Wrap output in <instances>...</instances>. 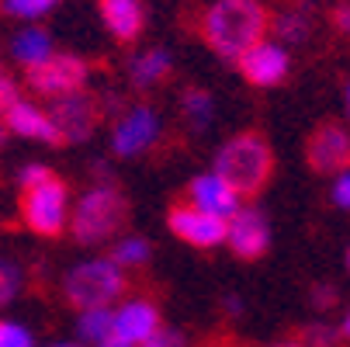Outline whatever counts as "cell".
<instances>
[{"instance_id": "35", "label": "cell", "mask_w": 350, "mask_h": 347, "mask_svg": "<svg viewBox=\"0 0 350 347\" xmlns=\"http://www.w3.org/2000/svg\"><path fill=\"white\" fill-rule=\"evenodd\" d=\"M222 306H226V313H243V299H239V295H226Z\"/></svg>"}, {"instance_id": "12", "label": "cell", "mask_w": 350, "mask_h": 347, "mask_svg": "<svg viewBox=\"0 0 350 347\" xmlns=\"http://www.w3.org/2000/svg\"><path fill=\"white\" fill-rule=\"evenodd\" d=\"M236 63H239V73L254 83V87H278V83L288 77V70H291L288 53H284L281 45H274V42L250 45Z\"/></svg>"}, {"instance_id": "39", "label": "cell", "mask_w": 350, "mask_h": 347, "mask_svg": "<svg viewBox=\"0 0 350 347\" xmlns=\"http://www.w3.org/2000/svg\"><path fill=\"white\" fill-rule=\"evenodd\" d=\"M274 347H302V344H291V340H288V344H274Z\"/></svg>"}, {"instance_id": "10", "label": "cell", "mask_w": 350, "mask_h": 347, "mask_svg": "<svg viewBox=\"0 0 350 347\" xmlns=\"http://www.w3.org/2000/svg\"><path fill=\"white\" fill-rule=\"evenodd\" d=\"M167 226L177 240L198 246V250H212V246L226 243V219L208 216L202 209H194L191 202H177L167 212Z\"/></svg>"}, {"instance_id": "24", "label": "cell", "mask_w": 350, "mask_h": 347, "mask_svg": "<svg viewBox=\"0 0 350 347\" xmlns=\"http://www.w3.org/2000/svg\"><path fill=\"white\" fill-rule=\"evenodd\" d=\"M59 4L63 0H0V8H4L11 18H42Z\"/></svg>"}, {"instance_id": "42", "label": "cell", "mask_w": 350, "mask_h": 347, "mask_svg": "<svg viewBox=\"0 0 350 347\" xmlns=\"http://www.w3.org/2000/svg\"><path fill=\"white\" fill-rule=\"evenodd\" d=\"M0 73H4V70H0Z\"/></svg>"}, {"instance_id": "5", "label": "cell", "mask_w": 350, "mask_h": 347, "mask_svg": "<svg viewBox=\"0 0 350 347\" xmlns=\"http://www.w3.org/2000/svg\"><path fill=\"white\" fill-rule=\"evenodd\" d=\"M66 202H70V184L53 174L35 188L21 191V219L35 236H63L66 229Z\"/></svg>"}, {"instance_id": "25", "label": "cell", "mask_w": 350, "mask_h": 347, "mask_svg": "<svg viewBox=\"0 0 350 347\" xmlns=\"http://www.w3.org/2000/svg\"><path fill=\"white\" fill-rule=\"evenodd\" d=\"M0 347H35V337L25 323L0 320Z\"/></svg>"}, {"instance_id": "2", "label": "cell", "mask_w": 350, "mask_h": 347, "mask_svg": "<svg viewBox=\"0 0 350 347\" xmlns=\"http://www.w3.org/2000/svg\"><path fill=\"white\" fill-rule=\"evenodd\" d=\"M215 174L239 194V198H254L264 191V184L274 174V150L264 132L246 129L236 132L215 157Z\"/></svg>"}, {"instance_id": "3", "label": "cell", "mask_w": 350, "mask_h": 347, "mask_svg": "<svg viewBox=\"0 0 350 347\" xmlns=\"http://www.w3.org/2000/svg\"><path fill=\"white\" fill-rule=\"evenodd\" d=\"M129 222V198L118 191V184H90L80 198L70 219V233L77 243L94 246L111 240Z\"/></svg>"}, {"instance_id": "26", "label": "cell", "mask_w": 350, "mask_h": 347, "mask_svg": "<svg viewBox=\"0 0 350 347\" xmlns=\"http://www.w3.org/2000/svg\"><path fill=\"white\" fill-rule=\"evenodd\" d=\"M336 344H340V333L333 326H326V323L306 326V344L302 347H336Z\"/></svg>"}, {"instance_id": "38", "label": "cell", "mask_w": 350, "mask_h": 347, "mask_svg": "<svg viewBox=\"0 0 350 347\" xmlns=\"http://www.w3.org/2000/svg\"><path fill=\"white\" fill-rule=\"evenodd\" d=\"M49 347H83V344H70V340H63V344H49Z\"/></svg>"}, {"instance_id": "19", "label": "cell", "mask_w": 350, "mask_h": 347, "mask_svg": "<svg viewBox=\"0 0 350 347\" xmlns=\"http://www.w3.org/2000/svg\"><path fill=\"white\" fill-rule=\"evenodd\" d=\"M180 112H184V118H187L194 129H205V125L212 122V115H215V101H212L208 90L187 87V90L180 94Z\"/></svg>"}, {"instance_id": "16", "label": "cell", "mask_w": 350, "mask_h": 347, "mask_svg": "<svg viewBox=\"0 0 350 347\" xmlns=\"http://www.w3.org/2000/svg\"><path fill=\"white\" fill-rule=\"evenodd\" d=\"M4 129L14 132V136H25V139H38V142L56 146L53 122H49V115L31 101H14V108L4 115Z\"/></svg>"}, {"instance_id": "4", "label": "cell", "mask_w": 350, "mask_h": 347, "mask_svg": "<svg viewBox=\"0 0 350 347\" xmlns=\"http://www.w3.org/2000/svg\"><path fill=\"white\" fill-rule=\"evenodd\" d=\"M125 295V271L111 257L80 261L63 274V299L73 309H105Z\"/></svg>"}, {"instance_id": "20", "label": "cell", "mask_w": 350, "mask_h": 347, "mask_svg": "<svg viewBox=\"0 0 350 347\" xmlns=\"http://www.w3.org/2000/svg\"><path fill=\"white\" fill-rule=\"evenodd\" d=\"M108 333H111V306H105V309H80V320H77L80 344H97Z\"/></svg>"}, {"instance_id": "41", "label": "cell", "mask_w": 350, "mask_h": 347, "mask_svg": "<svg viewBox=\"0 0 350 347\" xmlns=\"http://www.w3.org/2000/svg\"><path fill=\"white\" fill-rule=\"evenodd\" d=\"M347 268H350V254H347Z\"/></svg>"}, {"instance_id": "9", "label": "cell", "mask_w": 350, "mask_h": 347, "mask_svg": "<svg viewBox=\"0 0 350 347\" xmlns=\"http://www.w3.org/2000/svg\"><path fill=\"white\" fill-rule=\"evenodd\" d=\"M160 115L157 108L149 105H135L129 108L118 122H115V132H111V150L115 157H139L146 150H153L157 139H160Z\"/></svg>"}, {"instance_id": "1", "label": "cell", "mask_w": 350, "mask_h": 347, "mask_svg": "<svg viewBox=\"0 0 350 347\" xmlns=\"http://www.w3.org/2000/svg\"><path fill=\"white\" fill-rule=\"evenodd\" d=\"M271 14L260 0H215L202 14V38L226 63H236L250 45L264 42Z\"/></svg>"}, {"instance_id": "22", "label": "cell", "mask_w": 350, "mask_h": 347, "mask_svg": "<svg viewBox=\"0 0 350 347\" xmlns=\"http://www.w3.org/2000/svg\"><path fill=\"white\" fill-rule=\"evenodd\" d=\"M149 254H153V250H149V243L142 236H122L115 243V250H111V261L122 271H129V268H142L149 261Z\"/></svg>"}, {"instance_id": "30", "label": "cell", "mask_w": 350, "mask_h": 347, "mask_svg": "<svg viewBox=\"0 0 350 347\" xmlns=\"http://www.w3.org/2000/svg\"><path fill=\"white\" fill-rule=\"evenodd\" d=\"M309 299H312V306H316V309H333V306L340 303V292H336L333 285H312Z\"/></svg>"}, {"instance_id": "14", "label": "cell", "mask_w": 350, "mask_h": 347, "mask_svg": "<svg viewBox=\"0 0 350 347\" xmlns=\"http://www.w3.org/2000/svg\"><path fill=\"white\" fill-rule=\"evenodd\" d=\"M187 202L194 209H202L208 216H219V219H229L236 209H239V194L219 177V174H202L187 184Z\"/></svg>"}, {"instance_id": "23", "label": "cell", "mask_w": 350, "mask_h": 347, "mask_svg": "<svg viewBox=\"0 0 350 347\" xmlns=\"http://www.w3.org/2000/svg\"><path fill=\"white\" fill-rule=\"evenodd\" d=\"M21 288H25V271H21V264L0 257V306H11L18 295H21Z\"/></svg>"}, {"instance_id": "8", "label": "cell", "mask_w": 350, "mask_h": 347, "mask_svg": "<svg viewBox=\"0 0 350 347\" xmlns=\"http://www.w3.org/2000/svg\"><path fill=\"white\" fill-rule=\"evenodd\" d=\"M306 160L316 174H340L350 170V132L347 125L326 118L306 139Z\"/></svg>"}, {"instance_id": "32", "label": "cell", "mask_w": 350, "mask_h": 347, "mask_svg": "<svg viewBox=\"0 0 350 347\" xmlns=\"http://www.w3.org/2000/svg\"><path fill=\"white\" fill-rule=\"evenodd\" d=\"M333 25H336V31L350 35V4H340V8L333 11Z\"/></svg>"}, {"instance_id": "15", "label": "cell", "mask_w": 350, "mask_h": 347, "mask_svg": "<svg viewBox=\"0 0 350 347\" xmlns=\"http://www.w3.org/2000/svg\"><path fill=\"white\" fill-rule=\"evenodd\" d=\"M97 11H101V21L111 31V38H118L122 45L135 42L146 28L142 0H97Z\"/></svg>"}, {"instance_id": "29", "label": "cell", "mask_w": 350, "mask_h": 347, "mask_svg": "<svg viewBox=\"0 0 350 347\" xmlns=\"http://www.w3.org/2000/svg\"><path fill=\"white\" fill-rule=\"evenodd\" d=\"M139 347H184V333L180 330H170V326H160L153 337Z\"/></svg>"}, {"instance_id": "31", "label": "cell", "mask_w": 350, "mask_h": 347, "mask_svg": "<svg viewBox=\"0 0 350 347\" xmlns=\"http://www.w3.org/2000/svg\"><path fill=\"white\" fill-rule=\"evenodd\" d=\"M333 202L350 212V170H340L336 174V181H333Z\"/></svg>"}, {"instance_id": "6", "label": "cell", "mask_w": 350, "mask_h": 347, "mask_svg": "<svg viewBox=\"0 0 350 347\" xmlns=\"http://www.w3.org/2000/svg\"><path fill=\"white\" fill-rule=\"evenodd\" d=\"M49 122H53V132H56V146H77V142H87L101 122V101L87 90H73V94H63V97H53V108L45 112Z\"/></svg>"}, {"instance_id": "17", "label": "cell", "mask_w": 350, "mask_h": 347, "mask_svg": "<svg viewBox=\"0 0 350 347\" xmlns=\"http://www.w3.org/2000/svg\"><path fill=\"white\" fill-rule=\"evenodd\" d=\"M174 73V60L167 49H149V53L135 56L132 66H129V77L139 90H149V87H160L167 77Z\"/></svg>"}, {"instance_id": "11", "label": "cell", "mask_w": 350, "mask_h": 347, "mask_svg": "<svg viewBox=\"0 0 350 347\" xmlns=\"http://www.w3.org/2000/svg\"><path fill=\"white\" fill-rule=\"evenodd\" d=\"M226 243L243 261H260L271 246V226L260 209H236L226 219Z\"/></svg>"}, {"instance_id": "7", "label": "cell", "mask_w": 350, "mask_h": 347, "mask_svg": "<svg viewBox=\"0 0 350 347\" xmlns=\"http://www.w3.org/2000/svg\"><path fill=\"white\" fill-rule=\"evenodd\" d=\"M87 63L70 53H49L42 63L28 66V87L42 97H63L73 90H83L87 83Z\"/></svg>"}, {"instance_id": "36", "label": "cell", "mask_w": 350, "mask_h": 347, "mask_svg": "<svg viewBox=\"0 0 350 347\" xmlns=\"http://www.w3.org/2000/svg\"><path fill=\"white\" fill-rule=\"evenodd\" d=\"M336 333H340V340H350V309H347V316L340 320V326H336Z\"/></svg>"}, {"instance_id": "33", "label": "cell", "mask_w": 350, "mask_h": 347, "mask_svg": "<svg viewBox=\"0 0 350 347\" xmlns=\"http://www.w3.org/2000/svg\"><path fill=\"white\" fill-rule=\"evenodd\" d=\"M90 177H94V184H118V181H115V174L108 170V164H94Z\"/></svg>"}, {"instance_id": "18", "label": "cell", "mask_w": 350, "mask_h": 347, "mask_svg": "<svg viewBox=\"0 0 350 347\" xmlns=\"http://www.w3.org/2000/svg\"><path fill=\"white\" fill-rule=\"evenodd\" d=\"M11 53H14V60L28 70V66L42 63L49 53H53V38H49L42 28H25V31L11 42Z\"/></svg>"}, {"instance_id": "37", "label": "cell", "mask_w": 350, "mask_h": 347, "mask_svg": "<svg viewBox=\"0 0 350 347\" xmlns=\"http://www.w3.org/2000/svg\"><path fill=\"white\" fill-rule=\"evenodd\" d=\"M4 146H8V129H4V122H0V153H4Z\"/></svg>"}, {"instance_id": "40", "label": "cell", "mask_w": 350, "mask_h": 347, "mask_svg": "<svg viewBox=\"0 0 350 347\" xmlns=\"http://www.w3.org/2000/svg\"><path fill=\"white\" fill-rule=\"evenodd\" d=\"M347 108H350V87H347Z\"/></svg>"}, {"instance_id": "13", "label": "cell", "mask_w": 350, "mask_h": 347, "mask_svg": "<svg viewBox=\"0 0 350 347\" xmlns=\"http://www.w3.org/2000/svg\"><path fill=\"white\" fill-rule=\"evenodd\" d=\"M163 326L160 309L149 303V299H129L118 309H111V333H118L122 340H129L132 347L146 344L157 330Z\"/></svg>"}, {"instance_id": "34", "label": "cell", "mask_w": 350, "mask_h": 347, "mask_svg": "<svg viewBox=\"0 0 350 347\" xmlns=\"http://www.w3.org/2000/svg\"><path fill=\"white\" fill-rule=\"evenodd\" d=\"M90 347H132L129 340H122L118 333H108V337H101L97 344H90Z\"/></svg>"}, {"instance_id": "27", "label": "cell", "mask_w": 350, "mask_h": 347, "mask_svg": "<svg viewBox=\"0 0 350 347\" xmlns=\"http://www.w3.org/2000/svg\"><path fill=\"white\" fill-rule=\"evenodd\" d=\"M45 177H53V167H45V164H25L21 174H18V188H21V191H25V188H35V184H42Z\"/></svg>"}, {"instance_id": "21", "label": "cell", "mask_w": 350, "mask_h": 347, "mask_svg": "<svg viewBox=\"0 0 350 347\" xmlns=\"http://www.w3.org/2000/svg\"><path fill=\"white\" fill-rule=\"evenodd\" d=\"M309 28H312V18H309L306 8L281 11L278 21H274V31L281 35V42H306L309 38Z\"/></svg>"}, {"instance_id": "28", "label": "cell", "mask_w": 350, "mask_h": 347, "mask_svg": "<svg viewBox=\"0 0 350 347\" xmlns=\"http://www.w3.org/2000/svg\"><path fill=\"white\" fill-rule=\"evenodd\" d=\"M14 101H21V94H18V83L8 77V73H0V118H4L11 108H14Z\"/></svg>"}]
</instances>
